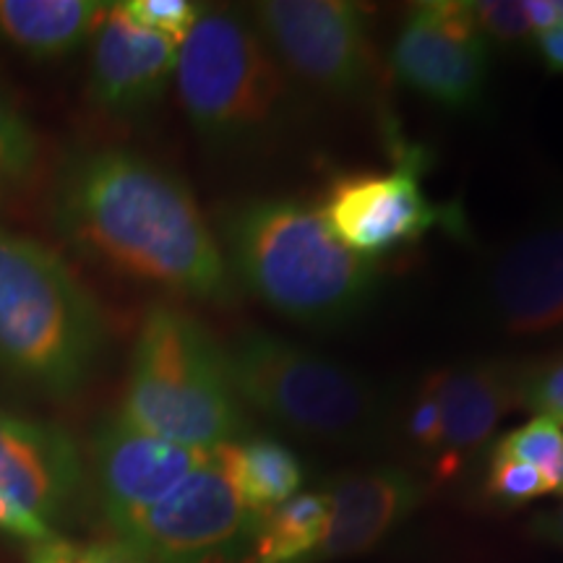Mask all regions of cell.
<instances>
[{"label": "cell", "mask_w": 563, "mask_h": 563, "mask_svg": "<svg viewBox=\"0 0 563 563\" xmlns=\"http://www.w3.org/2000/svg\"><path fill=\"white\" fill-rule=\"evenodd\" d=\"M249 16L292 79L342 100L371 95L378 66L357 3L266 0Z\"/></svg>", "instance_id": "52a82bcc"}, {"label": "cell", "mask_w": 563, "mask_h": 563, "mask_svg": "<svg viewBox=\"0 0 563 563\" xmlns=\"http://www.w3.org/2000/svg\"><path fill=\"white\" fill-rule=\"evenodd\" d=\"M53 220L70 249L125 277L211 302L235 300V279L186 183L129 150H87L63 162Z\"/></svg>", "instance_id": "6da1fadb"}, {"label": "cell", "mask_w": 563, "mask_h": 563, "mask_svg": "<svg viewBox=\"0 0 563 563\" xmlns=\"http://www.w3.org/2000/svg\"><path fill=\"white\" fill-rule=\"evenodd\" d=\"M222 241L232 279L302 327L355 319L378 287L373 258L336 241L319 211L295 199L238 203L224 214Z\"/></svg>", "instance_id": "7a4b0ae2"}, {"label": "cell", "mask_w": 563, "mask_h": 563, "mask_svg": "<svg viewBox=\"0 0 563 563\" xmlns=\"http://www.w3.org/2000/svg\"><path fill=\"white\" fill-rule=\"evenodd\" d=\"M519 365L470 361L446 365L422 378L441 410V446L435 475L452 477L483 449L498 422L519 407Z\"/></svg>", "instance_id": "5bb4252c"}, {"label": "cell", "mask_w": 563, "mask_h": 563, "mask_svg": "<svg viewBox=\"0 0 563 563\" xmlns=\"http://www.w3.org/2000/svg\"><path fill=\"white\" fill-rule=\"evenodd\" d=\"M121 415L141 431L199 452L228 446L245 426L228 352L173 306L144 316Z\"/></svg>", "instance_id": "5b68a950"}, {"label": "cell", "mask_w": 563, "mask_h": 563, "mask_svg": "<svg viewBox=\"0 0 563 563\" xmlns=\"http://www.w3.org/2000/svg\"><path fill=\"white\" fill-rule=\"evenodd\" d=\"M534 45H538V53L545 66L551 68L553 74H563V26L548 34H540V37L534 40Z\"/></svg>", "instance_id": "f546056e"}, {"label": "cell", "mask_w": 563, "mask_h": 563, "mask_svg": "<svg viewBox=\"0 0 563 563\" xmlns=\"http://www.w3.org/2000/svg\"><path fill=\"white\" fill-rule=\"evenodd\" d=\"M329 525L323 490L298 493L264 514L256 530V563H306L319 548Z\"/></svg>", "instance_id": "d6986e66"}, {"label": "cell", "mask_w": 563, "mask_h": 563, "mask_svg": "<svg viewBox=\"0 0 563 563\" xmlns=\"http://www.w3.org/2000/svg\"><path fill=\"white\" fill-rule=\"evenodd\" d=\"M108 11L100 0H0V37L37 60L66 58L95 37Z\"/></svg>", "instance_id": "e0dca14e"}, {"label": "cell", "mask_w": 563, "mask_h": 563, "mask_svg": "<svg viewBox=\"0 0 563 563\" xmlns=\"http://www.w3.org/2000/svg\"><path fill=\"white\" fill-rule=\"evenodd\" d=\"M37 165V133L0 87V188L19 186Z\"/></svg>", "instance_id": "44dd1931"}, {"label": "cell", "mask_w": 563, "mask_h": 563, "mask_svg": "<svg viewBox=\"0 0 563 563\" xmlns=\"http://www.w3.org/2000/svg\"><path fill=\"white\" fill-rule=\"evenodd\" d=\"M397 79L449 110H473L488 84V40L470 3H418L391 47Z\"/></svg>", "instance_id": "9c48e42d"}, {"label": "cell", "mask_w": 563, "mask_h": 563, "mask_svg": "<svg viewBox=\"0 0 563 563\" xmlns=\"http://www.w3.org/2000/svg\"><path fill=\"white\" fill-rule=\"evenodd\" d=\"M131 21L180 45L199 21L203 5L191 0H129L121 3Z\"/></svg>", "instance_id": "7402d4cb"}, {"label": "cell", "mask_w": 563, "mask_h": 563, "mask_svg": "<svg viewBox=\"0 0 563 563\" xmlns=\"http://www.w3.org/2000/svg\"><path fill=\"white\" fill-rule=\"evenodd\" d=\"M470 11L485 40H496L498 45H522L530 40L525 0H477L470 3Z\"/></svg>", "instance_id": "484cf974"}, {"label": "cell", "mask_w": 563, "mask_h": 563, "mask_svg": "<svg viewBox=\"0 0 563 563\" xmlns=\"http://www.w3.org/2000/svg\"><path fill=\"white\" fill-rule=\"evenodd\" d=\"M420 152H402L391 173H357L336 178L319 214L336 241L376 262L378 253L412 243L435 224L446 209L433 207L422 194Z\"/></svg>", "instance_id": "30bf717a"}, {"label": "cell", "mask_w": 563, "mask_h": 563, "mask_svg": "<svg viewBox=\"0 0 563 563\" xmlns=\"http://www.w3.org/2000/svg\"><path fill=\"white\" fill-rule=\"evenodd\" d=\"M79 483L81 456L70 433L0 412V493L13 506L51 527Z\"/></svg>", "instance_id": "9a60e30c"}, {"label": "cell", "mask_w": 563, "mask_h": 563, "mask_svg": "<svg viewBox=\"0 0 563 563\" xmlns=\"http://www.w3.org/2000/svg\"><path fill=\"white\" fill-rule=\"evenodd\" d=\"M405 435L412 443L415 452L435 462L441 446V410L433 394L426 389V384L418 386V394L407 407Z\"/></svg>", "instance_id": "4316f807"}, {"label": "cell", "mask_w": 563, "mask_h": 563, "mask_svg": "<svg viewBox=\"0 0 563 563\" xmlns=\"http://www.w3.org/2000/svg\"><path fill=\"white\" fill-rule=\"evenodd\" d=\"M555 11H559V21H561V26H563V0H555Z\"/></svg>", "instance_id": "1f68e13d"}, {"label": "cell", "mask_w": 563, "mask_h": 563, "mask_svg": "<svg viewBox=\"0 0 563 563\" xmlns=\"http://www.w3.org/2000/svg\"><path fill=\"white\" fill-rule=\"evenodd\" d=\"M548 483L538 470L530 464L511 460L504 454H490V473H488V496L506 506H519L532 501V498L545 496Z\"/></svg>", "instance_id": "cb8c5ba5"}, {"label": "cell", "mask_w": 563, "mask_h": 563, "mask_svg": "<svg viewBox=\"0 0 563 563\" xmlns=\"http://www.w3.org/2000/svg\"><path fill=\"white\" fill-rule=\"evenodd\" d=\"M220 452L243 504L258 517L298 496L302 464L285 443L256 435L249 441H232Z\"/></svg>", "instance_id": "ac0fdd59"}, {"label": "cell", "mask_w": 563, "mask_h": 563, "mask_svg": "<svg viewBox=\"0 0 563 563\" xmlns=\"http://www.w3.org/2000/svg\"><path fill=\"white\" fill-rule=\"evenodd\" d=\"M493 454L511 456L538 470L551 493H563V428L551 418H534L506 433Z\"/></svg>", "instance_id": "ffe728a7"}, {"label": "cell", "mask_w": 563, "mask_h": 563, "mask_svg": "<svg viewBox=\"0 0 563 563\" xmlns=\"http://www.w3.org/2000/svg\"><path fill=\"white\" fill-rule=\"evenodd\" d=\"M485 316L509 336L563 329V220L506 245L485 274Z\"/></svg>", "instance_id": "8fae6325"}, {"label": "cell", "mask_w": 563, "mask_h": 563, "mask_svg": "<svg viewBox=\"0 0 563 563\" xmlns=\"http://www.w3.org/2000/svg\"><path fill=\"white\" fill-rule=\"evenodd\" d=\"M519 407L563 426V361L519 371Z\"/></svg>", "instance_id": "d4e9b609"}, {"label": "cell", "mask_w": 563, "mask_h": 563, "mask_svg": "<svg viewBox=\"0 0 563 563\" xmlns=\"http://www.w3.org/2000/svg\"><path fill=\"white\" fill-rule=\"evenodd\" d=\"M175 81L183 110L211 154L262 152L298 115L290 74L251 16L235 9L201 11L180 42Z\"/></svg>", "instance_id": "3957f363"}, {"label": "cell", "mask_w": 563, "mask_h": 563, "mask_svg": "<svg viewBox=\"0 0 563 563\" xmlns=\"http://www.w3.org/2000/svg\"><path fill=\"white\" fill-rule=\"evenodd\" d=\"M0 532L13 534V538H21V540H30L34 545L42 543V540L53 538L51 527L37 522V519L30 517V514L21 511L19 506H13L3 493H0Z\"/></svg>", "instance_id": "83f0119b"}, {"label": "cell", "mask_w": 563, "mask_h": 563, "mask_svg": "<svg viewBox=\"0 0 563 563\" xmlns=\"http://www.w3.org/2000/svg\"><path fill=\"white\" fill-rule=\"evenodd\" d=\"M321 490L329 498V525L306 563L342 561L371 551L426 496V485L399 467L342 473Z\"/></svg>", "instance_id": "2e32d148"}, {"label": "cell", "mask_w": 563, "mask_h": 563, "mask_svg": "<svg viewBox=\"0 0 563 563\" xmlns=\"http://www.w3.org/2000/svg\"><path fill=\"white\" fill-rule=\"evenodd\" d=\"M262 517L243 504L220 449L209 452L199 467L170 496L141 511L118 530L146 563H217L256 540Z\"/></svg>", "instance_id": "ba28073f"}, {"label": "cell", "mask_w": 563, "mask_h": 563, "mask_svg": "<svg viewBox=\"0 0 563 563\" xmlns=\"http://www.w3.org/2000/svg\"><path fill=\"white\" fill-rule=\"evenodd\" d=\"M209 452L186 449L131 426L121 412L97 428L95 467L112 530H121L178 488Z\"/></svg>", "instance_id": "7c38bea8"}, {"label": "cell", "mask_w": 563, "mask_h": 563, "mask_svg": "<svg viewBox=\"0 0 563 563\" xmlns=\"http://www.w3.org/2000/svg\"><path fill=\"white\" fill-rule=\"evenodd\" d=\"M108 327L58 253L0 228V368L37 391L68 397L100 363Z\"/></svg>", "instance_id": "277c9868"}, {"label": "cell", "mask_w": 563, "mask_h": 563, "mask_svg": "<svg viewBox=\"0 0 563 563\" xmlns=\"http://www.w3.org/2000/svg\"><path fill=\"white\" fill-rule=\"evenodd\" d=\"M224 352L241 402L285 431L363 446L382 439L389 426V405L376 386L300 344L251 332Z\"/></svg>", "instance_id": "8992f818"}, {"label": "cell", "mask_w": 563, "mask_h": 563, "mask_svg": "<svg viewBox=\"0 0 563 563\" xmlns=\"http://www.w3.org/2000/svg\"><path fill=\"white\" fill-rule=\"evenodd\" d=\"M525 13L534 37L559 30L561 26L559 11H555V0H525Z\"/></svg>", "instance_id": "f1b7e54d"}, {"label": "cell", "mask_w": 563, "mask_h": 563, "mask_svg": "<svg viewBox=\"0 0 563 563\" xmlns=\"http://www.w3.org/2000/svg\"><path fill=\"white\" fill-rule=\"evenodd\" d=\"M30 563H146L123 540H104V543H70V540H42L32 548Z\"/></svg>", "instance_id": "603a6c76"}, {"label": "cell", "mask_w": 563, "mask_h": 563, "mask_svg": "<svg viewBox=\"0 0 563 563\" xmlns=\"http://www.w3.org/2000/svg\"><path fill=\"white\" fill-rule=\"evenodd\" d=\"M178 51L173 40L131 21L121 3L110 5L91 37V100L115 118L146 115L175 79Z\"/></svg>", "instance_id": "4fadbf2b"}, {"label": "cell", "mask_w": 563, "mask_h": 563, "mask_svg": "<svg viewBox=\"0 0 563 563\" xmlns=\"http://www.w3.org/2000/svg\"><path fill=\"white\" fill-rule=\"evenodd\" d=\"M551 532L555 534V538H561L563 540V506L559 509V514H555V519H553V527H551Z\"/></svg>", "instance_id": "4dcf8cb0"}]
</instances>
